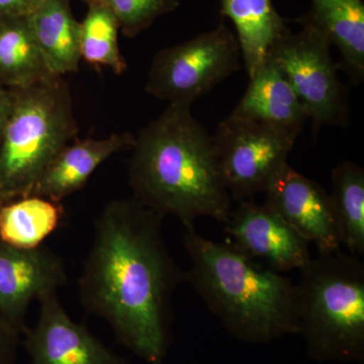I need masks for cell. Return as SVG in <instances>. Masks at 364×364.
Here are the masks:
<instances>
[{
    "instance_id": "obj_1",
    "label": "cell",
    "mask_w": 364,
    "mask_h": 364,
    "mask_svg": "<svg viewBox=\"0 0 364 364\" xmlns=\"http://www.w3.org/2000/svg\"><path fill=\"white\" fill-rule=\"evenodd\" d=\"M163 218L134 198L105 205L78 282L86 312L104 318L117 341L148 364L164 363L172 296L184 282L165 243Z\"/></svg>"
},
{
    "instance_id": "obj_2",
    "label": "cell",
    "mask_w": 364,
    "mask_h": 364,
    "mask_svg": "<svg viewBox=\"0 0 364 364\" xmlns=\"http://www.w3.org/2000/svg\"><path fill=\"white\" fill-rule=\"evenodd\" d=\"M186 105L169 104L135 135L129 164L133 198L153 212L174 215L184 227L200 217L226 223L232 200L213 136Z\"/></svg>"
},
{
    "instance_id": "obj_3",
    "label": "cell",
    "mask_w": 364,
    "mask_h": 364,
    "mask_svg": "<svg viewBox=\"0 0 364 364\" xmlns=\"http://www.w3.org/2000/svg\"><path fill=\"white\" fill-rule=\"evenodd\" d=\"M186 228L182 245L191 258L183 272L210 312L233 338L267 344L299 334L296 284L258 265L231 244L205 238Z\"/></svg>"
},
{
    "instance_id": "obj_4",
    "label": "cell",
    "mask_w": 364,
    "mask_h": 364,
    "mask_svg": "<svg viewBox=\"0 0 364 364\" xmlns=\"http://www.w3.org/2000/svg\"><path fill=\"white\" fill-rule=\"evenodd\" d=\"M296 284L299 334L316 363H364V264L341 250L318 254Z\"/></svg>"
},
{
    "instance_id": "obj_5",
    "label": "cell",
    "mask_w": 364,
    "mask_h": 364,
    "mask_svg": "<svg viewBox=\"0 0 364 364\" xmlns=\"http://www.w3.org/2000/svg\"><path fill=\"white\" fill-rule=\"evenodd\" d=\"M11 91L13 107L0 144V205L32 195L45 170L78 132L63 76Z\"/></svg>"
},
{
    "instance_id": "obj_6",
    "label": "cell",
    "mask_w": 364,
    "mask_h": 364,
    "mask_svg": "<svg viewBox=\"0 0 364 364\" xmlns=\"http://www.w3.org/2000/svg\"><path fill=\"white\" fill-rule=\"evenodd\" d=\"M299 32H287L270 51L305 105L315 136L325 126H348L347 91L338 77V64L331 57V42L306 14L296 20Z\"/></svg>"
},
{
    "instance_id": "obj_7",
    "label": "cell",
    "mask_w": 364,
    "mask_h": 364,
    "mask_svg": "<svg viewBox=\"0 0 364 364\" xmlns=\"http://www.w3.org/2000/svg\"><path fill=\"white\" fill-rule=\"evenodd\" d=\"M238 41L225 23L181 44L160 50L146 91L169 104L191 105L241 69Z\"/></svg>"
},
{
    "instance_id": "obj_8",
    "label": "cell",
    "mask_w": 364,
    "mask_h": 364,
    "mask_svg": "<svg viewBox=\"0 0 364 364\" xmlns=\"http://www.w3.org/2000/svg\"><path fill=\"white\" fill-rule=\"evenodd\" d=\"M213 139L225 186L232 200L243 202L267 191L287 164L298 138L230 114L219 124Z\"/></svg>"
},
{
    "instance_id": "obj_9",
    "label": "cell",
    "mask_w": 364,
    "mask_h": 364,
    "mask_svg": "<svg viewBox=\"0 0 364 364\" xmlns=\"http://www.w3.org/2000/svg\"><path fill=\"white\" fill-rule=\"evenodd\" d=\"M38 301L37 322L21 334L28 364H131L85 325L72 320L58 293L47 294Z\"/></svg>"
},
{
    "instance_id": "obj_10",
    "label": "cell",
    "mask_w": 364,
    "mask_h": 364,
    "mask_svg": "<svg viewBox=\"0 0 364 364\" xmlns=\"http://www.w3.org/2000/svg\"><path fill=\"white\" fill-rule=\"evenodd\" d=\"M68 284L63 258L46 246L23 249L0 241V315L21 334L33 301Z\"/></svg>"
},
{
    "instance_id": "obj_11",
    "label": "cell",
    "mask_w": 364,
    "mask_h": 364,
    "mask_svg": "<svg viewBox=\"0 0 364 364\" xmlns=\"http://www.w3.org/2000/svg\"><path fill=\"white\" fill-rule=\"evenodd\" d=\"M225 227L229 244L250 259L264 261L275 272L301 270L312 258L309 242L265 203L239 202Z\"/></svg>"
},
{
    "instance_id": "obj_12",
    "label": "cell",
    "mask_w": 364,
    "mask_h": 364,
    "mask_svg": "<svg viewBox=\"0 0 364 364\" xmlns=\"http://www.w3.org/2000/svg\"><path fill=\"white\" fill-rule=\"evenodd\" d=\"M264 193L265 205L309 243L315 244L318 254L339 250L341 239L331 200L321 184L287 163Z\"/></svg>"
},
{
    "instance_id": "obj_13",
    "label": "cell",
    "mask_w": 364,
    "mask_h": 364,
    "mask_svg": "<svg viewBox=\"0 0 364 364\" xmlns=\"http://www.w3.org/2000/svg\"><path fill=\"white\" fill-rule=\"evenodd\" d=\"M231 114L267 124L296 138L310 119L289 79L270 57L249 77L247 90Z\"/></svg>"
},
{
    "instance_id": "obj_14",
    "label": "cell",
    "mask_w": 364,
    "mask_h": 364,
    "mask_svg": "<svg viewBox=\"0 0 364 364\" xmlns=\"http://www.w3.org/2000/svg\"><path fill=\"white\" fill-rule=\"evenodd\" d=\"M135 135L112 134L102 139H85L68 144L45 170L32 195L61 203L85 188L95 170L119 151L131 149Z\"/></svg>"
},
{
    "instance_id": "obj_15",
    "label": "cell",
    "mask_w": 364,
    "mask_h": 364,
    "mask_svg": "<svg viewBox=\"0 0 364 364\" xmlns=\"http://www.w3.org/2000/svg\"><path fill=\"white\" fill-rule=\"evenodd\" d=\"M28 18L50 71L59 76L77 72L80 23L74 18L68 0H43Z\"/></svg>"
},
{
    "instance_id": "obj_16",
    "label": "cell",
    "mask_w": 364,
    "mask_h": 364,
    "mask_svg": "<svg viewBox=\"0 0 364 364\" xmlns=\"http://www.w3.org/2000/svg\"><path fill=\"white\" fill-rule=\"evenodd\" d=\"M336 46L341 55L340 69L351 83L364 79V4L363 0H312L305 14Z\"/></svg>"
},
{
    "instance_id": "obj_17",
    "label": "cell",
    "mask_w": 364,
    "mask_h": 364,
    "mask_svg": "<svg viewBox=\"0 0 364 364\" xmlns=\"http://www.w3.org/2000/svg\"><path fill=\"white\" fill-rule=\"evenodd\" d=\"M222 14L236 28L248 77L269 57L273 46L289 32L272 0H220Z\"/></svg>"
},
{
    "instance_id": "obj_18",
    "label": "cell",
    "mask_w": 364,
    "mask_h": 364,
    "mask_svg": "<svg viewBox=\"0 0 364 364\" xmlns=\"http://www.w3.org/2000/svg\"><path fill=\"white\" fill-rule=\"evenodd\" d=\"M28 16L0 18V85L28 87L52 78Z\"/></svg>"
},
{
    "instance_id": "obj_19",
    "label": "cell",
    "mask_w": 364,
    "mask_h": 364,
    "mask_svg": "<svg viewBox=\"0 0 364 364\" xmlns=\"http://www.w3.org/2000/svg\"><path fill=\"white\" fill-rule=\"evenodd\" d=\"M61 203L38 196H28L0 205V241L14 247L33 249L60 226Z\"/></svg>"
},
{
    "instance_id": "obj_20",
    "label": "cell",
    "mask_w": 364,
    "mask_h": 364,
    "mask_svg": "<svg viewBox=\"0 0 364 364\" xmlns=\"http://www.w3.org/2000/svg\"><path fill=\"white\" fill-rule=\"evenodd\" d=\"M329 193L338 226L341 244L348 253L364 254V169L351 161H342L332 170Z\"/></svg>"
},
{
    "instance_id": "obj_21",
    "label": "cell",
    "mask_w": 364,
    "mask_h": 364,
    "mask_svg": "<svg viewBox=\"0 0 364 364\" xmlns=\"http://www.w3.org/2000/svg\"><path fill=\"white\" fill-rule=\"evenodd\" d=\"M80 23L81 60L95 67H107L117 75L128 70L119 50V26L114 14L104 6L90 4Z\"/></svg>"
},
{
    "instance_id": "obj_22",
    "label": "cell",
    "mask_w": 364,
    "mask_h": 364,
    "mask_svg": "<svg viewBox=\"0 0 364 364\" xmlns=\"http://www.w3.org/2000/svg\"><path fill=\"white\" fill-rule=\"evenodd\" d=\"M87 6L97 4L109 9L127 38L136 37L157 18L176 11L179 0H85Z\"/></svg>"
},
{
    "instance_id": "obj_23",
    "label": "cell",
    "mask_w": 364,
    "mask_h": 364,
    "mask_svg": "<svg viewBox=\"0 0 364 364\" xmlns=\"http://www.w3.org/2000/svg\"><path fill=\"white\" fill-rule=\"evenodd\" d=\"M21 334L0 315V364H14Z\"/></svg>"
},
{
    "instance_id": "obj_24",
    "label": "cell",
    "mask_w": 364,
    "mask_h": 364,
    "mask_svg": "<svg viewBox=\"0 0 364 364\" xmlns=\"http://www.w3.org/2000/svg\"><path fill=\"white\" fill-rule=\"evenodd\" d=\"M43 0H0V18L28 16Z\"/></svg>"
},
{
    "instance_id": "obj_25",
    "label": "cell",
    "mask_w": 364,
    "mask_h": 364,
    "mask_svg": "<svg viewBox=\"0 0 364 364\" xmlns=\"http://www.w3.org/2000/svg\"><path fill=\"white\" fill-rule=\"evenodd\" d=\"M13 107V91L0 85V144Z\"/></svg>"
},
{
    "instance_id": "obj_26",
    "label": "cell",
    "mask_w": 364,
    "mask_h": 364,
    "mask_svg": "<svg viewBox=\"0 0 364 364\" xmlns=\"http://www.w3.org/2000/svg\"><path fill=\"white\" fill-rule=\"evenodd\" d=\"M163 364H164V363H163Z\"/></svg>"
}]
</instances>
